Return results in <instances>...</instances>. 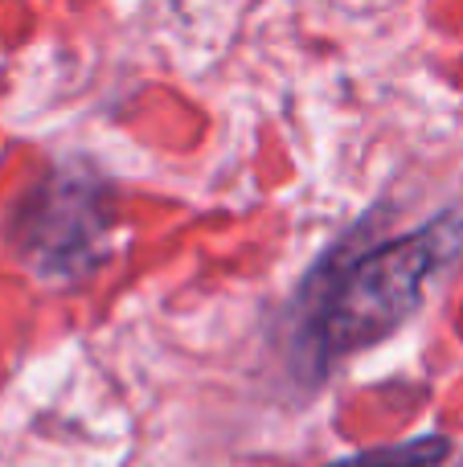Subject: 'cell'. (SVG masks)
I'll list each match as a JSON object with an SVG mask.
<instances>
[{"label": "cell", "instance_id": "2", "mask_svg": "<svg viewBox=\"0 0 463 467\" xmlns=\"http://www.w3.org/2000/svg\"><path fill=\"white\" fill-rule=\"evenodd\" d=\"M115 213L103 177L62 164L41 177L8 213V246L41 279H82L107 254Z\"/></svg>", "mask_w": 463, "mask_h": 467}, {"label": "cell", "instance_id": "3", "mask_svg": "<svg viewBox=\"0 0 463 467\" xmlns=\"http://www.w3.org/2000/svg\"><path fill=\"white\" fill-rule=\"evenodd\" d=\"M451 460V439L443 435H418L394 447H374V451H357L349 460H336L328 467H443Z\"/></svg>", "mask_w": 463, "mask_h": 467}, {"label": "cell", "instance_id": "1", "mask_svg": "<svg viewBox=\"0 0 463 467\" xmlns=\"http://www.w3.org/2000/svg\"><path fill=\"white\" fill-rule=\"evenodd\" d=\"M459 254L463 210L456 205L402 238L336 258L308 312V345L316 361H341L402 328L423 304L427 283Z\"/></svg>", "mask_w": 463, "mask_h": 467}]
</instances>
